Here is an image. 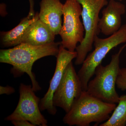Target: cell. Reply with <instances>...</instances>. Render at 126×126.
Returning a JSON list of instances; mask_svg holds the SVG:
<instances>
[{"mask_svg":"<svg viewBox=\"0 0 126 126\" xmlns=\"http://www.w3.org/2000/svg\"><path fill=\"white\" fill-rule=\"evenodd\" d=\"M61 42L35 46L21 43L12 48L1 49L0 62L9 64L13 66L11 72L15 78L27 74L32 82V86L35 92L39 91L41 88L32 72L35 62L41 58L49 56L57 57Z\"/></svg>","mask_w":126,"mask_h":126,"instance_id":"cell-1","label":"cell"},{"mask_svg":"<svg viewBox=\"0 0 126 126\" xmlns=\"http://www.w3.org/2000/svg\"><path fill=\"white\" fill-rule=\"evenodd\" d=\"M116 107V104L104 102L83 91L63 121L69 126H89L93 122L97 125L107 121Z\"/></svg>","mask_w":126,"mask_h":126,"instance_id":"cell-2","label":"cell"},{"mask_svg":"<svg viewBox=\"0 0 126 126\" xmlns=\"http://www.w3.org/2000/svg\"><path fill=\"white\" fill-rule=\"evenodd\" d=\"M126 46V44L113 55L108 65L100 64L97 67L95 77L88 83V93L106 102L118 103L120 97L116 91V82L120 69V55Z\"/></svg>","mask_w":126,"mask_h":126,"instance_id":"cell-3","label":"cell"},{"mask_svg":"<svg viewBox=\"0 0 126 126\" xmlns=\"http://www.w3.org/2000/svg\"><path fill=\"white\" fill-rule=\"evenodd\" d=\"M124 43H126V24L108 38L95 37L93 43L94 49L86 57L78 73L83 91H87L88 83L96 68L107 55L113 48Z\"/></svg>","mask_w":126,"mask_h":126,"instance_id":"cell-4","label":"cell"},{"mask_svg":"<svg viewBox=\"0 0 126 126\" xmlns=\"http://www.w3.org/2000/svg\"><path fill=\"white\" fill-rule=\"evenodd\" d=\"M82 6V19L85 35L82 43L76 48V65L82 64L88 53L93 49L94 39L100 31L98 27L99 14L101 9L108 4L107 0H77Z\"/></svg>","mask_w":126,"mask_h":126,"instance_id":"cell-5","label":"cell"},{"mask_svg":"<svg viewBox=\"0 0 126 126\" xmlns=\"http://www.w3.org/2000/svg\"><path fill=\"white\" fill-rule=\"evenodd\" d=\"M81 5L77 0H66L63 6V23L59 35L64 48L75 52L78 43H82L85 35V30L80 17Z\"/></svg>","mask_w":126,"mask_h":126,"instance_id":"cell-6","label":"cell"},{"mask_svg":"<svg viewBox=\"0 0 126 126\" xmlns=\"http://www.w3.org/2000/svg\"><path fill=\"white\" fill-rule=\"evenodd\" d=\"M31 85L21 83L20 97L15 110L5 118L7 121L24 120L34 126H47V121L41 112L39 107L40 99L35 94Z\"/></svg>","mask_w":126,"mask_h":126,"instance_id":"cell-7","label":"cell"},{"mask_svg":"<svg viewBox=\"0 0 126 126\" xmlns=\"http://www.w3.org/2000/svg\"><path fill=\"white\" fill-rule=\"evenodd\" d=\"M81 81L72 62L65 68L62 79L53 97L54 106L67 113L82 92Z\"/></svg>","mask_w":126,"mask_h":126,"instance_id":"cell-8","label":"cell"},{"mask_svg":"<svg viewBox=\"0 0 126 126\" xmlns=\"http://www.w3.org/2000/svg\"><path fill=\"white\" fill-rule=\"evenodd\" d=\"M77 53L76 51L70 52L60 45L58 54L57 55L56 68L53 76L50 82L47 92L40 99L39 107L41 111L46 110L50 115H54L57 112L56 107L53 105V97L55 90L59 85L68 64L72 60L76 58Z\"/></svg>","mask_w":126,"mask_h":126,"instance_id":"cell-9","label":"cell"},{"mask_svg":"<svg viewBox=\"0 0 126 126\" xmlns=\"http://www.w3.org/2000/svg\"><path fill=\"white\" fill-rule=\"evenodd\" d=\"M126 11L124 4L110 0L102 11V16L98 23L100 32L106 36H110L118 31L122 26V16Z\"/></svg>","mask_w":126,"mask_h":126,"instance_id":"cell-10","label":"cell"},{"mask_svg":"<svg viewBox=\"0 0 126 126\" xmlns=\"http://www.w3.org/2000/svg\"><path fill=\"white\" fill-rule=\"evenodd\" d=\"M39 19L53 32L59 34L62 27L63 4L60 0H41Z\"/></svg>","mask_w":126,"mask_h":126,"instance_id":"cell-11","label":"cell"},{"mask_svg":"<svg viewBox=\"0 0 126 126\" xmlns=\"http://www.w3.org/2000/svg\"><path fill=\"white\" fill-rule=\"evenodd\" d=\"M55 35L49 27L39 19L27 28L20 44L35 46L46 44L54 42Z\"/></svg>","mask_w":126,"mask_h":126,"instance_id":"cell-12","label":"cell"},{"mask_svg":"<svg viewBox=\"0 0 126 126\" xmlns=\"http://www.w3.org/2000/svg\"><path fill=\"white\" fill-rule=\"evenodd\" d=\"M39 19V13L33 16L28 15L20 23L10 31L1 33V41L4 47L15 46L20 44V41L27 28Z\"/></svg>","mask_w":126,"mask_h":126,"instance_id":"cell-13","label":"cell"},{"mask_svg":"<svg viewBox=\"0 0 126 126\" xmlns=\"http://www.w3.org/2000/svg\"><path fill=\"white\" fill-rule=\"evenodd\" d=\"M126 125V94L119 97L118 105L109 119L100 126H125Z\"/></svg>","mask_w":126,"mask_h":126,"instance_id":"cell-14","label":"cell"},{"mask_svg":"<svg viewBox=\"0 0 126 126\" xmlns=\"http://www.w3.org/2000/svg\"><path fill=\"white\" fill-rule=\"evenodd\" d=\"M116 86L122 91L126 90V67L120 68L118 76Z\"/></svg>","mask_w":126,"mask_h":126,"instance_id":"cell-15","label":"cell"},{"mask_svg":"<svg viewBox=\"0 0 126 126\" xmlns=\"http://www.w3.org/2000/svg\"><path fill=\"white\" fill-rule=\"evenodd\" d=\"M15 92V89L11 86L6 87L0 86V94H6L7 95L12 94Z\"/></svg>","mask_w":126,"mask_h":126,"instance_id":"cell-16","label":"cell"},{"mask_svg":"<svg viewBox=\"0 0 126 126\" xmlns=\"http://www.w3.org/2000/svg\"><path fill=\"white\" fill-rule=\"evenodd\" d=\"M11 122L12 124L15 126H35L30 122L26 120H13Z\"/></svg>","mask_w":126,"mask_h":126,"instance_id":"cell-17","label":"cell"},{"mask_svg":"<svg viewBox=\"0 0 126 126\" xmlns=\"http://www.w3.org/2000/svg\"><path fill=\"white\" fill-rule=\"evenodd\" d=\"M30 2V9L29 15L31 16H34V2L33 0H29Z\"/></svg>","mask_w":126,"mask_h":126,"instance_id":"cell-18","label":"cell"},{"mask_svg":"<svg viewBox=\"0 0 126 126\" xmlns=\"http://www.w3.org/2000/svg\"></svg>","mask_w":126,"mask_h":126,"instance_id":"cell-19","label":"cell"}]
</instances>
